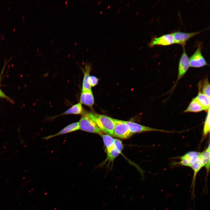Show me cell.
<instances>
[{
  "mask_svg": "<svg viewBox=\"0 0 210 210\" xmlns=\"http://www.w3.org/2000/svg\"><path fill=\"white\" fill-rule=\"evenodd\" d=\"M86 112L102 132L113 136L115 126L114 118L104 115Z\"/></svg>",
  "mask_w": 210,
  "mask_h": 210,
  "instance_id": "cell-1",
  "label": "cell"
},
{
  "mask_svg": "<svg viewBox=\"0 0 210 210\" xmlns=\"http://www.w3.org/2000/svg\"><path fill=\"white\" fill-rule=\"evenodd\" d=\"M79 130L86 132L101 135L102 132L93 120L84 111L79 122Z\"/></svg>",
  "mask_w": 210,
  "mask_h": 210,
  "instance_id": "cell-2",
  "label": "cell"
},
{
  "mask_svg": "<svg viewBox=\"0 0 210 210\" xmlns=\"http://www.w3.org/2000/svg\"><path fill=\"white\" fill-rule=\"evenodd\" d=\"M115 126L113 136L121 139H127L133 134L125 121L114 119Z\"/></svg>",
  "mask_w": 210,
  "mask_h": 210,
  "instance_id": "cell-3",
  "label": "cell"
},
{
  "mask_svg": "<svg viewBox=\"0 0 210 210\" xmlns=\"http://www.w3.org/2000/svg\"><path fill=\"white\" fill-rule=\"evenodd\" d=\"M189 66L193 68H200L208 65L202 55L200 44L194 53L189 58Z\"/></svg>",
  "mask_w": 210,
  "mask_h": 210,
  "instance_id": "cell-4",
  "label": "cell"
},
{
  "mask_svg": "<svg viewBox=\"0 0 210 210\" xmlns=\"http://www.w3.org/2000/svg\"><path fill=\"white\" fill-rule=\"evenodd\" d=\"M175 43L174 39L171 33L167 34L153 38L148 44V46L152 47L156 45L167 46Z\"/></svg>",
  "mask_w": 210,
  "mask_h": 210,
  "instance_id": "cell-5",
  "label": "cell"
},
{
  "mask_svg": "<svg viewBox=\"0 0 210 210\" xmlns=\"http://www.w3.org/2000/svg\"><path fill=\"white\" fill-rule=\"evenodd\" d=\"M125 122L128 126L131 132L133 134L136 133L150 131H158L167 133L174 132L150 127L132 121H125Z\"/></svg>",
  "mask_w": 210,
  "mask_h": 210,
  "instance_id": "cell-6",
  "label": "cell"
},
{
  "mask_svg": "<svg viewBox=\"0 0 210 210\" xmlns=\"http://www.w3.org/2000/svg\"><path fill=\"white\" fill-rule=\"evenodd\" d=\"M201 32V31H200L186 33L178 31L172 33L171 34L174 38L175 43L180 45L183 47L190 39Z\"/></svg>",
  "mask_w": 210,
  "mask_h": 210,
  "instance_id": "cell-7",
  "label": "cell"
},
{
  "mask_svg": "<svg viewBox=\"0 0 210 210\" xmlns=\"http://www.w3.org/2000/svg\"><path fill=\"white\" fill-rule=\"evenodd\" d=\"M183 52L179 62L178 78L176 83L185 75L190 67L189 58L184 47H183Z\"/></svg>",
  "mask_w": 210,
  "mask_h": 210,
  "instance_id": "cell-8",
  "label": "cell"
},
{
  "mask_svg": "<svg viewBox=\"0 0 210 210\" xmlns=\"http://www.w3.org/2000/svg\"><path fill=\"white\" fill-rule=\"evenodd\" d=\"M201 153L192 151L187 153L181 158L180 164L184 166L190 167L192 164L200 157Z\"/></svg>",
  "mask_w": 210,
  "mask_h": 210,
  "instance_id": "cell-9",
  "label": "cell"
},
{
  "mask_svg": "<svg viewBox=\"0 0 210 210\" xmlns=\"http://www.w3.org/2000/svg\"><path fill=\"white\" fill-rule=\"evenodd\" d=\"M79 130V122L74 123L67 125L57 133L44 137H43V138L45 140H48L57 136L74 132Z\"/></svg>",
  "mask_w": 210,
  "mask_h": 210,
  "instance_id": "cell-10",
  "label": "cell"
},
{
  "mask_svg": "<svg viewBox=\"0 0 210 210\" xmlns=\"http://www.w3.org/2000/svg\"><path fill=\"white\" fill-rule=\"evenodd\" d=\"M94 97L91 90L82 91L80 96V102L92 107L94 103Z\"/></svg>",
  "mask_w": 210,
  "mask_h": 210,
  "instance_id": "cell-11",
  "label": "cell"
},
{
  "mask_svg": "<svg viewBox=\"0 0 210 210\" xmlns=\"http://www.w3.org/2000/svg\"><path fill=\"white\" fill-rule=\"evenodd\" d=\"M91 68V65L89 64L85 65V69L83 70L84 77L82 85V91L91 90V87L88 82Z\"/></svg>",
  "mask_w": 210,
  "mask_h": 210,
  "instance_id": "cell-12",
  "label": "cell"
},
{
  "mask_svg": "<svg viewBox=\"0 0 210 210\" xmlns=\"http://www.w3.org/2000/svg\"><path fill=\"white\" fill-rule=\"evenodd\" d=\"M205 111L195 98L193 99L184 113H197Z\"/></svg>",
  "mask_w": 210,
  "mask_h": 210,
  "instance_id": "cell-13",
  "label": "cell"
},
{
  "mask_svg": "<svg viewBox=\"0 0 210 210\" xmlns=\"http://www.w3.org/2000/svg\"><path fill=\"white\" fill-rule=\"evenodd\" d=\"M84 112L81 104L79 103L74 105L63 113L55 117L69 114L82 115Z\"/></svg>",
  "mask_w": 210,
  "mask_h": 210,
  "instance_id": "cell-14",
  "label": "cell"
},
{
  "mask_svg": "<svg viewBox=\"0 0 210 210\" xmlns=\"http://www.w3.org/2000/svg\"><path fill=\"white\" fill-rule=\"evenodd\" d=\"M201 157L206 171L207 176L210 169V143L208 147L203 152L201 153Z\"/></svg>",
  "mask_w": 210,
  "mask_h": 210,
  "instance_id": "cell-15",
  "label": "cell"
},
{
  "mask_svg": "<svg viewBox=\"0 0 210 210\" xmlns=\"http://www.w3.org/2000/svg\"><path fill=\"white\" fill-rule=\"evenodd\" d=\"M195 98L205 111L210 108V98L206 95L199 91Z\"/></svg>",
  "mask_w": 210,
  "mask_h": 210,
  "instance_id": "cell-16",
  "label": "cell"
},
{
  "mask_svg": "<svg viewBox=\"0 0 210 210\" xmlns=\"http://www.w3.org/2000/svg\"><path fill=\"white\" fill-rule=\"evenodd\" d=\"M101 135L106 151L112 148L114 146L115 139L112 136L106 134H102Z\"/></svg>",
  "mask_w": 210,
  "mask_h": 210,
  "instance_id": "cell-17",
  "label": "cell"
},
{
  "mask_svg": "<svg viewBox=\"0 0 210 210\" xmlns=\"http://www.w3.org/2000/svg\"><path fill=\"white\" fill-rule=\"evenodd\" d=\"M107 152V157L104 162L108 161L110 162L113 161L121 153L114 146L112 148Z\"/></svg>",
  "mask_w": 210,
  "mask_h": 210,
  "instance_id": "cell-18",
  "label": "cell"
},
{
  "mask_svg": "<svg viewBox=\"0 0 210 210\" xmlns=\"http://www.w3.org/2000/svg\"><path fill=\"white\" fill-rule=\"evenodd\" d=\"M207 111L203 129V136L205 137L207 136L210 131V108Z\"/></svg>",
  "mask_w": 210,
  "mask_h": 210,
  "instance_id": "cell-19",
  "label": "cell"
},
{
  "mask_svg": "<svg viewBox=\"0 0 210 210\" xmlns=\"http://www.w3.org/2000/svg\"><path fill=\"white\" fill-rule=\"evenodd\" d=\"M202 86V93L206 95L210 98V84L208 79L204 80Z\"/></svg>",
  "mask_w": 210,
  "mask_h": 210,
  "instance_id": "cell-20",
  "label": "cell"
},
{
  "mask_svg": "<svg viewBox=\"0 0 210 210\" xmlns=\"http://www.w3.org/2000/svg\"><path fill=\"white\" fill-rule=\"evenodd\" d=\"M114 146L121 153L123 148V146L121 141L119 139H115Z\"/></svg>",
  "mask_w": 210,
  "mask_h": 210,
  "instance_id": "cell-21",
  "label": "cell"
},
{
  "mask_svg": "<svg viewBox=\"0 0 210 210\" xmlns=\"http://www.w3.org/2000/svg\"><path fill=\"white\" fill-rule=\"evenodd\" d=\"M89 83L91 87L96 86L98 83V79L95 76H90L88 78Z\"/></svg>",
  "mask_w": 210,
  "mask_h": 210,
  "instance_id": "cell-22",
  "label": "cell"
},
{
  "mask_svg": "<svg viewBox=\"0 0 210 210\" xmlns=\"http://www.w3.org/2000/svg\"><path fill=\"white\" fill-rule=\"evenodd\" d=\"M0 96L5 98H7V97L3 92L0 89Z\"/></svg>",
  "mask_w": 210,
  "mask_h": 210,
  "instance_id": "cell-23",
  "label": "cell"
}]
</instances>
